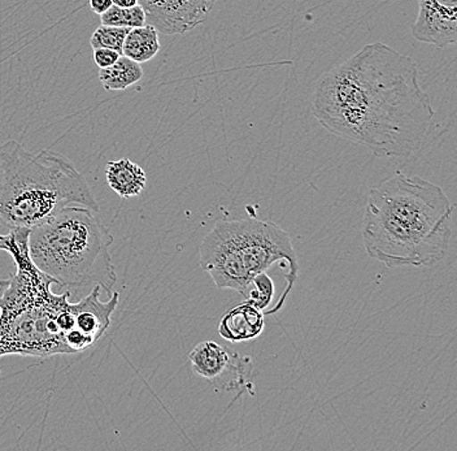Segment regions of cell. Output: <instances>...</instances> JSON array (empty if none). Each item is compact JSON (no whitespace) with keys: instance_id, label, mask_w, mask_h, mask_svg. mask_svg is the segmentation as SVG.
Returning a JSON list of instances; mask_svg holds the SVG:
<instances>
[{"instance_id":"cell-1","label":"cell","mask_w":457,"mask_h":451,"mask_svg":"<svg viewBox=\"0 0 457 451\" xmlns=\"http://www.w3.org/2000/svg\"><path fill=\"white\" fill-rule=\"evenodd\" d=\"M312 113L328 133L377 158L412 156L436 116L416 63L382 42L364 46L320 79Z\"/></svg>"},{"instance_id":"cell-2","label":"cell","mask_w":457,"mask_h":451,"mask_svg":"<svg viewBox=\"0 0 457 451\" xmlns=\"http://www.w3.org/2000/svg\"><path fill=\"white\" fill-rule=\"evenodd\" d=\"M28 238L29 230L0 234V251L16 264V272L0 281V358H50L90 349L96 342L79 327L81 301L71 304L70 293H54L56 282L31 262Z\"/></svg>"},{"instance_id":"cell-3","label":"cell","mask_w":457,"mask_h":451,"mask_svg":"<svg viewBox=\"0 0 457 451\" xmlns=\"http://www.w3.org/2000/svg\"><path fill=\"white\" fill-rule=\"evenodd\" d=\"M70 205L99 213L85 177L55 151L30 153L11 139L0 146V230H30Z\"/></svg>"},{"instance_id":"cell-4","label":"cell","mask_w":457,"mask_h":451,"mask_svg":"<svg viewBox=\"0 0 457 451\" xmlns=\"http://www.w3.org/2000/svg\"><path fill=\"white\" fill-rule=\"evenodd\" d=\"M112 244V234L98 213L81 205L62 208L29 230L31 262L60 289L98 285L111 296L117 281Z\"/></svg>"},{"instance_id":"cell-5","label":"cell","mask_w":457,"mask_h":451,"mask_svg":"<svg viewBox=\"0 0 457 451\" xmlns=\"http://www.w3.org/2000/svg\"><path fill=\"white\" fill-rule=\"evenodd\" d=\"M199 263L217 289H230L242 296L253 276L267 272L276 263L282 265L286 288L267 315L284 307L299 273L290 233L274 222L253 219L214 224L200 245Z\"/></svg>"},{"instance_id":"cell-6","label":"cell","mask_w":457,"mask_h":451,"mask_svg":"<svg viewBox=\"0 0 457 451\" xmlns=\"http://www.w3.org/2000/svg\"><path fill=\"white\" fill-rule=\"evenodd\" d=\"M367 205L387 213L425 238L450 244L455 205L441 187L428 180L394 173L371 188Z\"/></svg>"},{"instance_id":"cell-7","label":"cell","mask_w":457,"mask_h":451,"mask_svg":"<svg viewBox=\"0 0 457 451\" xmlns=\"http://www.w3.org/2000/svg\"><path fill=\"white\" fill-rule=\"evenodd\" d=\"M362 241L370 258L390 268L430 267L445 258L450 245L425 238L370 205H365Z\"/></svg>"},{"instance_id":"cell-8","label":"cell","mask_w":457,"mask_h":451,"mask_svg":"<svg viewBox=\"0 0 457 451\" xmlns=\"http://www.w3.org/2000/svg\"><path fill=\"white\" fill-rule=\"evenodd\" d=\"M194 372L211 382L216 392H245L253 389L251 356L233 353L214 341L200 342L188 355Z\"/></svg>"},{"instance_id":"cell-9","label":"cell","mask_w":457,"mask_h":451,"mask_svg":"<svg viewBox=\"0 0 457 451\" xmlns=\"http://www.w3.org/2000/svg\"><path fill=\"white\" fill-rule=\"evenodd\" d=\"M217 0H138L145 24L165 36H184L205 21Z\"/></svg>"},{"instance_id":"cell-10","label":"cell","mask_w":457,"mask_h":451,"mask_svg":"<svg viewBox=\"0 0 457 451\" xmlns=\"http://www.w3.org/2000/svg\"><path fill=\"white\" fill-rule=\"evenodd\" d=\"M419 16L412 25L414 39L438 48L457 41V0H417Z\"/></svg>"},{"instance_id":"cell-11","label":"cell","mask_w":457,"mask_h":451,"mask_svg":"<svg viewBox=\"0 0 457 451\" xmlns=\"http://www.w3.org/2000/svg\"><path fill=\"white\" fill-rule=\"evenodd\" d=\"M265 315L251 302L245 301L228 311L219 322V335L231 344L250 341L264 332Z\"/></svg>"},{"instance_id":"cell-12","label":"cell","mask_w":457,"mask_h":451,"mask_svg":"<svg viewBox=\"0 0 457 451\" xmlns=\"http://www.w3.org/2000/svg\"><path fill=\"white\" fill-rule=\"evenodd\" d=\"M105 179L111 189L125 199L139 196L147 185V177L141 165L128 158L108 163Z\"/></svg>"},{"instance_id":"cell-13","label":"cell","mask_w":457,"mask_h":451,"mask_svg":"<svg viewBox=\"0 0 457 451\" xmlns=\"http://www.w3.org/2000/svg\"><path fill=\"white\" fill-rule=\"evenodd\" d=\"M160 48L162 45H160L159 31L151 25L145 24L129 30L122 46V55L142 64L155 58Z\"/></svg>"},{"instance_id":"cell-14","label":"cell","mask_w":457,"mask_h":451,"mask_svg":"<svg viewBox=\"0 0 457 451\" xmlns=\"http://www.w3.org/2000/svg\"><path fill=\"white\" fill-rule=\"evenodd\" d=\"M143 74L139 63L121 55L111 67L99 70V81L104 90L121 91L138 84Z\"/></svg>"},{"instance_id":"cell-15","label":"cell","mask_w":457,"mask_h":451,"mask_svg":"<svg viewBox=\"0 0 457 451\" xmlns=\"http://www.w3.org/2000/svg\"><path fill=\"white\" fill-rule=\"evenodd\" d=\"M273 296V280L270 279V276L268 275L267 272H262L253 277L250 284L247 285V289H245V294H243V298H245V301L255 305V306L260 308V310L264 313V315L267 316Z\"/></svg>"},{"instance_id":"cell-16","label":"cell","mask_w":457,"mask_h":451,"mask_svg":"<svg viewBox=\"0 0 457 451\" xmlns=\"http://www.w3.org/2000/svg\"><path fill=\"white\" fill-rule=\"evenodd\" d=\"M103 25L110 27L138 28L145 24V11L141 5L131 8H120L112 5L107 13L100 15Z\"/></svg>"},{"instance_id":"cell-17","label":"cell","mask_w":457,"mask_h":451,"mask_svg":"<svg viewBox=\"0 0 457 451\" xmlns=\"http://www.w3.org/2000/svg\"><path fill=\"white\" fill-rule=\"evenodd\" d=\"M129 30L130 28L110 27V25L102 24L91 36V47L111 48L122 55V46H124Z\"/></svg>"},{"instance_id":"cell-18","label":"cell","mask_w":457,"mask_h":451,"mask_svg":"<svg viewBox=\"0 0 457 451\" xmlns=\"http://www.w3.org/2000/svg\"><path fill=\"white\" fill-rule=\"evenodd\" d=\"M121 54L111 48H94V62L98 65L99 70L113 65L120 59Z\"/></svg>"},{"instance_id":"cell-19","label":"cell","mask_w":457,"mask_h":451,"mask_svg":"<svg viewBox=\"0 0 457 451\" xmlns=\"http://www.w3.org/2000/svg\"><path fill=\"white\" fill-rule=\"evenodd\" d=\"M88 7L96 15H103L112 7V0H88Z\"/></svg>"},{"instance_id":"cell-20","label":"cell","mask_w":457,"mask_h":451,"mask_svg":"<svg viewBox=\"0 0 457 451\" xmlns=\"http://www.w3.org/2000/svg\"><path fill=\"white\" fill-rule=\"evenodd\" d=\"M112 4L120 8H131L138 5V0H112Z\"/></svg>"}]
</instances>
